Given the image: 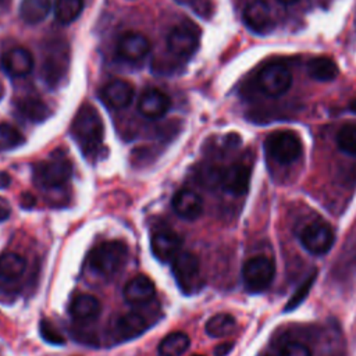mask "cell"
<instances>
[{
    "instance_id": "obj_1",
    "label": "cell",
    "mask_w": 356,
    "mask_h": 356,
    "mask_svg": "<svg viewBox=\"0 0 356 356\" xmlns=\"http://www.w3.org/2000/svg\"><path fill=\"white\" fill-rule=\"evenodd\" d=\"M71 132L85 156L90 157L96 154L102 146L104 134L99 111L88 103L81 106L74 117Z\"/></svg>"
},
{
    "instance_id": "obj_2",
    "label": "cell",
    "mask_w": 356,
    "mask_h": 356,
    "mask_svg": "<svg viewBox=\"0 0 356 356\" xmlns=\"http://www.w3.org/2000/svg\"><path fill=\"white\" fill-rule=\"evenodd\" d=\"M128 260V246L122 241H107L95 246L88 256L89 268L104 278L115 275Z\"/></svg>"
},
{
    "instance_id": "obj_3",
    "label": "cell",
    "mask_w": 356,
    "mask_h": 356,
    "mask_svg": "<svg viewBox=\"0 0 356 356\" xmlns=\"http://www.w3.org/2000/svg\"><path fill=\"white\" fill-rule=\"evenodd\" d=\"M274 275L275 264L264 254L250 257L242 267L243 284L249 292H261L267 289L273 282Z\"/></svg>"
},
{
    "instance_id": "obj_4",
    "label": "cell",
    "mask_w": 356,
    "mask_h": 356,
    "mask_svg": "<svg viewBox=\"0 0 356 356\" xmlns=\"http://www.w3.org/2000/svg\"><path fill=\"white\" fill-rule=\"evenodd\" d=\"M266 152L280 164L293 163L302 153L299 136L291 131H275L264 140Z\"/></svg>"
},
{
    "instance_id": "obj_5",
    "label": "cell",
    "mask_w": 356,
    "mask_h": 356,
    "mask_svg": "<svg viewBox=\"0 0 356 356\" xmlns=\"http://www.w3.org/2000/svg\"><path fill=\"white\" fill-rule=\"evenodd\" d=\"M172 275L185 293H193L202 286L200 263L191 252H179L172 259Z\"/></svg>"
},
{
    "instance_id": "obj_6",
    "label": "cell",
    "mask_w": 356,
    "mask_h": 356,
    "mask_svg": "<svg viewBox=\"0 0 356 356\" xmlns=\"http://www.w3.org/2000/svg\"><path fill=\"white\" fill-rule=\"evenodd\" d=\"M72 175V165L67 159L40 161L33 167V181L38 186L51 189L64 185Z\"/></svg>"
},
{
    "instance_id": "obj_7",
    "label": "cell",
    "mask_w": 356,
    "mask_h": 356,
    "mask_svg": "<svg viewBox=\"0 0 356 356\" xmlns=\"http://www.w3.org/2000/svg\"><path fill=\"white\" fill-rule=\"evenodd\" d=\"M199 33V28L191 21L178 24L168 33L167 47L174 56L179 58H188L197 50Z\"/></svg>"
},
{
    "instance_id": "obj_8",
    "label": "cell",
    "mask_w": 356,
    "mask_h": 356,
    "mask_svg": "<svg viewBox=\"0 0 356 356\" xmlns=\"http://www.w3.org/2000/svg\"><path fill=\"white\" fill-rule=\"evenodd\" d=\"M300 243L312 254H325L334 245L332 228L325 221L316 220L302 229Z\"/></svg>"
},
{
    "instance_id": "obj_9",
    "label": "cell",
    "mask_w": 356,
    "mask_h": 356,
    "mask_svg": "<svg viewBox=\"0 0 356 356\" xmlns=\"http://www.w3.org/2000/svg\"><path fill=\"white\" fill-rule=\"evenodd\" d=\"M259 88L271 97H278L288 92L292 83L291 71L278 63L263 67L257 75Z\"/></svg>"
},
{
    "instance_id": "obj_10",
    "label": "cell",
    "mask_w": 356,
    "mask_h": 356,
    "mask_svg": "<svg viewBox=\"0 0 356 356\" xmlns=\"http://www.w3.org/2000/svg\"><path fill=\"white\" fill-rule=\"evenodd\" d=\"M245 25L256 33H268L274 29V18L268 4L263 0H253L249 3L243 11Z\"/></svg>"
},
{
    "instance_id": "obj_11",
    "label": "cell",
    "mask_w": 356,
    "mask_h": 356,
    "mask_svg": "<svg viewBox=\"0 0 356 356\" xmlns=\"http://www.w3.org/2000/svg\"><path fill=\"white\" fill-rule=\"evenodd\" d=\"M249 181H250V167L243 161L234 163L229 167L221 170L220 185L225 192L231 195L241 196L246 193L249 188Z\"/></svg>"
},
{
    "instance_id": "obj_12",
    "label": "cell",
    "mask_w": 356,
    "mask_h": 356,
    "mask_svg": "<svg viewBox=\"0 0 356 356\" xmlns=\"http://www.w3.org/2000/svg\"><path fill=\"white\" fill-rule=\"evenodd\" d=\"M150 51L149 39L138 32H128L118 39L117 54L131 63L142 61Z\"/></svg>"
},
{
    "instance_id": "obj_13",
    "label": "cell",
    "mask_w": 356,
    "mask_h": 356,
    "mask_svg": "<svg viewBox=\"0 0 356 356\" xmlns=\"http://www.w3.org/2000/svg\"><path fill=\"white\" fill-rule=\"evenodd\" d=\"M182 239L172 231L163 229L153 234L150 239V249L153 256L160 261L172 260L181 250Z\"/></svg>"
},
{
    "instance_id": "obj_14",
    "label": "cell",
    "mask_w": 356,
    "mask_h": 356,
    "mask_svg": "<svg viewBox=\"0 0 356 356\" xmlns=\"http://www.w3.org/2000/svg\"><path fill=\"white\" fill-rule=\"evenodd\" d=\"M174 211L184 220H195L203 211V200L192 189H181L172 197Z\"/></svg>"
},
{
    "instance_id": "obj_15",
    "label": "cell",
    "mask_w": 356,
    "mask_h": 356,
    "mask_svg": "<svg viewBox=\"0 0 356 356\" xmlns=\"http://www.w3.org/2000/svg\"><path fill=\"white\" fill-rule=\"evenodd\" d=\"M170 106H171L170 97L157 89L146 90L138 102L139 113L143 117L152 118V120L163 117L168 111Z\"/></svg>"
},
{
    "instance_id": "obj_16",
    "label": "cell",
    "mask_w": 356,
    "mask_h": 356,
    "mask_svg": "<svg viewBox=\"0 0 356 356\" xmlns=\"http://www.w3.org/2000/svg\"><path fill=\"white\" fill-rule=\"evenodd\" d=\"M33 56L25 47L10 49L3 57V67L11 76H25L33 68Z\"/></svg>"
},
{
    "instance_id": "obj_17",
    "label": "cell",
    "mask_w": 356,
    "mask_h": 356,
    "mask_svg": "<svg viewBox=\"0 0 356 356\" xmlns=\"http://www.w3.org/2000/svg\"><path fill=\"white\" fill-rule=\"evenodd\" d=\"M156 288L152 280L146 275H135L124 286V298L128 303L142 305L154 296Z\"/></svg>"
},
{
    "instance_id": "obj_18",
    "label": "cell",
    "mask_w": 356,
    "mask_h": 356,
    "mask_svg": "<svg viewBox=\"0 0 356 356\" xmlns=\"http://www.w3.org/2000/svg\"><path fill=\"white\" fill-rule=\"evenodd\" d=\"M134 97V88L124 79H115L108 82L102 90V99L113 108L127 107Z\"/></svg>"
},
{
    "instance_id": "obj_19",
    "label": "cell",
    "mask_w": 356,
    "mask_h": 356,
    "mask_svg": "<svg viewBox=\"0 0 356 356\" xmlns=\"http://www.w3.org/2000/svg\"><path fill=\"white\" fill-rule=\"evenodd\" d=\"M146 328H147V323L145 317L139 313L132 312V313L122 314L115 321L114 334H115V338H118L120 341H129L143 334Z\"/></svg>"
},
{
    "instance_id": "obj_20",
    "label": "cell",
    "mask_w": 356,
    "mask_h": 356,
    "mask_svg": "<svg viewBox=\"0 0 356 356\" xmlns=\"http://www.w3.org/2000/svg\"><path fill=\"white\" fill-rule=\"evenodd\" d=\"M70 312L75 320L79 321H92L97 318L102 312V305L99 299L93 295H78L72 299Z\"/></svg>"
},
{
    "instance_id": "obj_21",
    "label": "cell",
    "mask_w": 356,
    "mask_h": 356,
    "mask_svg": "<svg viewBox=\"0 0 356 356\" xmlns=\"http://www.w3.org/2000/svg\"><path fill=\"white\" fill-rule=\"evenodd\" d=\"M50 8V0H22L19 6V15L24 22L35 25L49 15Z\"/></svg>"
},
{
    "instance_id": "obj_22",
    "label": "cell",
    "mask_w": 356,
    "mask_h": 356,
    "mask_svg": "<svg viewBox=\"0 0 356 356\" xmlns=\"http://www.w3.org/2000/svg\"><path fill=\"white\" fill-rule=\"evenodd\" d=\"M191 345V339L185 332H171L161 339L157 348L159 356H182Z\"/></svg>"
},
{
    "instance_id": "obj_23",
    "label": "cell",
    "mask_w": 356,
    "mask_h": 356,
    "mask_svg": "<svg viewBox=\"0 0 356 356\" xmlns=\"http://www.w3.org/2000/svg\"><path fill=\"white\" fill-rule=\"evenodd\" d=\"M236 328L235 318L228 313H218L210 317L204 325L206 334L211 338H225Z\"/></svg>"
},
{
    "instance_id": "obj_24",
    "label": "cell",
    "mask_w": 356,
    "mask_h": 356,
    "mask_svg": "<svg viewBox=\"0 0 356 356\" xmlns=\"http://www.w3.org/2000/svg\"><path fill=\"white\" fill-rule=\"evenodd\" d=\"M26 268V261L22 256L14 252H6L0 256V277L8 281L18 280Z\"/></svg>"
},
{
    "instance_id": "obj_25",
    "label": "cell",
    "mask_w": 356,
    "mask_h": 356,
    "mask_svg": "<svg viewBox=\"0 0 356 356\" xmlns=\"http://www.w3.org/2000/svg\"><path fill=\"white\" fill-rule=\"evenodd\" d=\"M307 72L316 81L328 82V81L335 79V76L338 75V68H337L335 63L331 58H328V57H316V58H312L309 61Z\"/></svg>"
},
{
    "instance_id": "obj_26",
    "label": "cell",
    "mask_w": 356,
    "mask_h": 356,
    "mask_svg": "<svg viewBox=\"0 0 356 356\" xmlns=\"http://www.w3.org/2000/svg\"><path fill=\"white\" fill-rule=\"evenodd\" d=\"M19 113L32 122H42L49 118L50 108L44 102L35 97H25L18 103Z\"/></svg>"
},
{
    "instance_id": "obj_27",
    "label": "cell",
    "mask_w": 356,
    "mask_h": 356,
    "mask_svg": "<svg viewBox=\"0 0 356 356\" xmlns=\"http://www.w3.org/2000/svg\"><path fill=\"white\" fill-rule=\"evenodd\" d=\"M82 7V0H56L54 17L60 24H71L79 17Z\"/></svg>"
},
{
    "instance_id": "obj_28",
    "label": "cell",
    "mask_w": 356,
    "mask_h": 356,
    "mask_svg": "<svg viewBox=\"0 0 356 356\" xmlns=\"http://www.w3.org/2000/svg\"><path fill=\"white\" fill-rule=\"evenodd\" d=\"M63 58H67V54H63L61 51L51 53L46 57V61L43 64V75L49 83L60 79L63 71L67 70V61L63 63Z\"/></svg>"
},
{
    "instance_id": "obj_29",
    "label": "cell",
    "mask_w": 356,
    "mask_h": 356,
    "mask_svg": "<svg viewBox=\"0 0 356 356\" xmlns=\"http://www.w3.org/2000/svg\"><path fill=\"white\" fill-rule=\"evenodd\" d=\"M25 142L22 134L13 125L0 122V150H11Z\"/></svg>"
},
{
    "instance_id": "obj_30",
    "label": "cell",
    "mask_w": 356,
    "mask_h": 356,
    "mask_svg": "<svg viewBox=\"0 0 356 356\" xmlns=\"http://www.w3.org/2000/svg\"><path fill=\"white\" fill-rule=\"evenodd\" d=\"M338 147L350 156H356V125L346 124L337 134Z\"/></svg>"
},
{
    "instance_id": "obj_31",
    "label": "cell",
    "mask_w": 356,
    "mask_h": 356,
    "mask_svg": "<svg viewBox=\"0 0 356 356\" xmlns=\"http://www.w3.org/2000/svg\"><path fill=\"white\" fill-rule=\"evenodd\" d=\"M39 331H40L42 338L47 343H51V345H64L65 343V339L61 335V332L57 330V327L53 323H50L49 320H46V318H43L40 321Z\"/></svg>"
},
{
    "instance_id": "obj_32",
    "label": "cell",
    "mask_w": 356,
    "mask_h": 356,
    "mask_svg": "<svg viewBox=\"0 0 356 356\" xmlns=\"http://www.w3.org/2000/svg\"><path fill=\"white\" fill-rule=\"evenodd\" d=\"M181 6L189 7L193 13H196L202 18H209L213 13L211 0H175Z\"/></svg>"
},
{
    "instance_id": "obj_33",
    "label": "cell",
    "mask_w": 356,
    "mask_h": 356,
    "mask_svg": "<svg viewBox=\"0 0 356 356\" xmlns=\"http://www.w3.org/2000/svg\"><path fill=\"white\" fill-rule=\"evenodd\" d=\"M280 356H312V352L300 342H288L282 346Z\"/></svg>"
},
{
    "instance_id": "obj_34",
    "label": "cell",
    "mask_w": 356,
    "mask_h": 356,
    "mask_svg": "<svg viewBox=\"0 0 356 356\" xmlns=\"http://www.w3.org/2000/svg\"><path fill=\"white\" fill-rule=\"evenodd\" d=\"M313 278H314V275H313V277H309V280H307V281H305V282L299 286V289L293 293V296H292L291 302H288V305H286V310H288V309H293V307H296V305H299V303L306 298V295H307V292H309L310 286L313 285Z\"/></svg>"
},
{
    "instance_id": "obj_35",
    "label": "cell",
    "mask_w": 356,
    "mask_h": 356,
    "mask_svg": "<svg viewBox=\"0 0 356 356\" xmlns=\"http://www.w3.org/2000/svg\"><path fill=\"white\" fill-rule=\"evenodd\" d=\"M232 346H234L232 342H222V343H220V345L216 346L214 355H216V356H227V355L231 352Z\"/></svg>"
},
{
    "instance_id": "obj_36",
    "label": "cell",
    "mask_w": 356,
    "mask_h": 356,
    "mask_svg": "<svg viewBox=\"0 0 356 356\" xmlns=\"http://www.w3.org/2000/svg\"><path fill=\"white\" fill-rule=\"evenodd\" d=\"M10 213H11V209L8 206V203L0 200V221H4L10 217Z\"/></svg>"
},
{
    "instance_id": "obj_37",
    "label": "cell",
    "mask_w": 356,
    "mask_h": 356,
    "mask_svg": "<svg viewBox=\"0 0 356 356\" xmlns=\"http://www.w3.org/2000/svg\"><path fill=\"white\" fill-rule=\"evenodd\" d=\"M11 184V177L8 172L6 171H0V189H6L8 188Z\"/></svg>"
},
{
    "instance_id": "obj_38",
    "label": "cell",
    "mask_w": 356,
    "mask_h": 356,
    "mask_svg": "<svg viewBox=\"0 0 356 356\" xmlns=\"http://www.w3.org/2000/svg\"><path fill=\"white\" fill-rule=\"evenodd\" d=\"M21 204L22 207H32L35 204V197L31 193H22Z\"/></svg>"
},
{
    "instance_id": "obj_39",
    "label": "cell",
    "mask_w": 356,
    "mask_h": 356,
    "mask_svg": "<svg viewBox=\"0 0 356 356\" xmlns=\"http://www.w3.org/2000/svg\"><path fill=\"white\" fill-rule=\"evenodd\" d=\"M349 110H350L352 113H356V99L349 103Z\"/></svg>"
},
{
    "instance_id": "obj_40",
    "label": "cell",
    "mask_w": 356,
    "mask_h": 356,
    "mask_svg": "<svg viewBox=\"0 0 356 356\" xmlns=\"http://www.w3.org/2000/svg\"><path fill=\"white\" fill-rule=\"evenodd\" d=\"M280 3H282V4H285V6H289V4H295V3H298L299 0H278Z\"/></svg>"
},
{
    "instance_id": "obj_41",
    "label": "cell",
    "mask_w": 356,
    "mask_h": 356,
    "mask_svg": "<svg viewBox=\"0 0 356 356\" xmlns=\"http://www.w3.org/2000/svg\"><path fill=\"white\" fill-rule=\"evenodd\" d=\"M3 95H4V88H3V85H1V82H0V99L3 97Z\"/></svg>"
},
{
    "instance_id": "obj_42",
    "label": "cell",
    "mask_w": 356,
    "mask_h": 356,
    "mask_svg": "<svg viewBox=\"0 0 356 356\" xmlns=\"http://www.w3.org/2000/svg\"><path fill=\"white\" fill-rule=\"evenodd\" d=\"M193 356H203V355H193Z\"/></svg>"
},
{
    "instance_id": "obj_43",
    "label": "cell",
    "mask_w": 356,
    "mask_h": 356,
    "mask_svg": "<svg viewBox=\"0 0 356 356\" xmlns=\"http://www.w3.org/2000/svg\"><path fill=\"white\" fill-rule=\"evenodd\" d=\"M0 1H1V0H0Z\"/></svg>"
}]
</instances>
